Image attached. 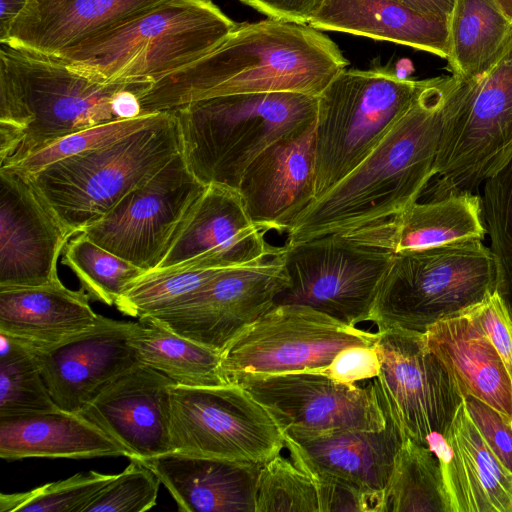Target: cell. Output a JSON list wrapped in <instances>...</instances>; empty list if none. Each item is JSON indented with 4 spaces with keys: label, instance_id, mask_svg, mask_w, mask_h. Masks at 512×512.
<instances>
[{
    "label": "cell",
    "instance_id": "obj_1",
    "mask_svg": "<svg viewBox=\"0 0 512 512\" xmlns=\"http://www.w3.org/2000/svg\"><path fill=\"white\" fill-rule=\"evenodd\" d=\"M349 61L308 24L266 18L237 23L210 52L153 82L141 115L230 94L292 92L318 97Z\"/></svg>",
    "mask_w": 512,
    "mask_h": 512
},
{
    "label": "cell",
    "instance_id": "obj_2",
    "mask_svg": "<svg viewBox=\"0 0 512 512\" xmlns=\"http://www.w3.org/2000/svg\"><path fill=\"white\" fill-rule=\"evenodd\" d=\"M455 79L430 78L370 154L297 215L286 244L387 220L417 202L434 177L443 110Z\"/></svg>",
    "mask_w": 512,
    "mask_h": 512
},
{
    "label": "cell",
    "instance_id": "obj_3",
    "mask_svg": "<svg viewBox=\"0 0 512 512\" xmlns=\"http://www.w3.org/2000/svg\"><path fill=\"white\" fill-rule=\"evenodd\" d=\"M148 80L100 82L62 61L0 49V167L84 129L141 115Z\"/></svg>",
    "mask_w": 512,
    "mask_h": 512
},
{
    "label": "cell",
    "instance_id": "obj_4",
    "mask_svg": "<svg viewBox=\"0 0 512 512\" xmlns=\"http://www.w3.org/2000/svg\"><path fill=\"white\" fill-rule=\"evenodd\" d=\"M236 26L211 0H165L51 57L100 82H155L210 52Z\"/></svg>",
    "mask_w": 512,
    "mask_h": 512
},
{
    "label": "cell",
    "instance_id": "obj_5",
    "mask_svg": "<svg viewBox=\"0 0 512 512\" xmlns=\"http://www.w3.org/2000/svg\"><path fill=\"white\" fill-rule=\"evenodd\" d=\"M318 97L292 92L203 98L172 110L180 154L204 186L238 190L248 166L268 146L314 121Z\"/></svg>",
    "mask_w": 512,
    "mask_h": 512
},
{
    "label": "cell",
    "instance_id": "obj_6",
    "mask_svg": "<svg viewBox=\"0 0 512 512\" xmlns=\"http://www.w3.org/2000/svg\"><path fill=\"white\" fill-rule=\"evenodd\" d=\"M179 153L177 118L173 111H161L153 122L113 143L55 161L28 176L76 235Z\"/></svg>",
    "mask_w": 512,
    "mask_h": 512
},
{
    "label": "cell",
    "instance_id": "obj_7",
    "mask_svg": "<svg viewBox=\"0 0 512 512\" xmlns=\"http://www.w3.org/2000/svg\"><path fill=\"white\" fill-rule=\"evenodd\" d=\"M393 218L285 244L289 285L274 304H301L357 326L370 320L396 254Z\"/></svg>",
    "mask_w": 512,
    "mask_h": 512
},
{
    "label": "cell",
    "instance_id": "obj_8",
    "mask_svg": "<svg viewBox=\"0 0 512 512\" xmlns=\"http://www.w3.org/2000/svg\"><path fill=\"white\" fill-rule=\"evenodd\" d=\"M499 277L498 260L480 239L397 252L369 321L377 331L424 332L495 291Z\"/></svg>",
    "mask_w": 512,
    "mask_h": 512
},
{
    "label": "cell",
    "instance_id": "obj_9",
    "mask_svg": "<svg viewBox=\"0 0 512 512\" xmlns=\"http://www.w3.org/2000/svg\"><path fill=\"white\" fill-rule=\"evenodd\" d=\"M511 162L512 30L485 76L476 81L456 76L443 110L429 199L473 192Z\"/></svg>",
    "mask_w": 512,
    "mask_h": 512
},
{
    "label": "cell",
    "instance_id": "obj_10",
    "mask_svg": "<svg viewBox=\"0 0 512 512\" xmlns=\"http://www.w3.org/2000/svg\"><path fill=\"white\" fill-rule=\"evenodd\" d=\"M430 79L413 80L388 67L343 69L318 96L315 199L379 144Z\"/></svg>",
    "mask_w": 512,
    "mask_h": 512
},
{
    "label": "cell",
    "instance_id": "obj_11",
    "mask_svg": "<svg viewBox=\"0 0 512 512\" xmlns=\"http://www.w3.org/2000/svg\"><path fill=\"white\" fill-rule=\"evenodd\" d=\"M378 332L341 322L301 304H274L220 353L227 383L248 376L320 371L342 349L374 346Z\"/></svg>",
    "mask_w": 512,
    "mask_h": 512
},
{
    "label": "cell",
    "instance_id": "obj_12",
    "mask_svg": "<svg viewBox=\"0 0 512 512\" xmlns=\"http://www.w3.org/2000/svg\"><path fill=\"white\" fill-rule=\"evenodd\" d=\"M381 362L374 380L404 435L428 447L441 465L451 458L446 438L464 396L453 374L428 348L424 332L377 331Z\"/></svg>",
    "mask_w": 512,
    "mask_h": 512
},
{
    "label": "cell",
    "instance_id": "obj_13",
    "mask_svg": "<svg viewBox=\"0 0 512 512\" xmlns=\"http://www.w3.org/2000/svg\"><path fill=\"white\" fill-rule=\"evenodd\" d=\"M171 451L264 465L285 447L269 411L242 386L172 384Z\"/></svg>",
    "mask_w": 512,
    "mask_h": 512
},
{
    "label": "cell",
    "instance_id": "obj_14",
    "mask_svg": "<svg viewBox=\"0 0 512 512\" xmlns=\"http://www.w3.org/2000/svg\"><path fill=\"white\" fill-rule=\"evenodd\" d=\"M284 251L264 260L221 269L178 304L143 317L221 353L288 287Z\"/></svg>",
    "mask_w": 512,
    "mask_h": 512
},
{
    "label": "cell",
    "instance_id": "obj_15",
    "mask_svg": "<svg viewBox=\"0 0 512 512\" xmlns=\"http://www.w3.org/2000/svg\"><path fill=\"white\" fill-rule=\"evenodd\" d=\"M204 189L179 153L106 216L79 233L150 272L161 262L181 221Z\"/></svg>",
    "mask_w": 512,
    "mask_h": 512
},
{
    "label": "cell",
    "instance_id": "obj_16",
    "mask_svg": "<svg viewBox=\"0 0 512 512\" xmlns=\"http://www.w3.org/2000/svg\"><path fill=\"white\" fill-rule=\"evenodd\" d=\"M242 386L272 415L283 434L382 430L387 415L375 380L342 384L316 371L244 377Z\"/></svg>",
    "mask_w": 512,
    "mask_h": 512
},
{
    "label": "cell",
    "instance_id": "obj_17",
    "mask_svg": "<svg viewBox=\"0 0 512 512\" xmlns=\"http://www.w3.org/2000/svg\"><path fill=\"white\" fill-rule=\"evenodd\" d=\"M253 223L238 190L209 184L192 204L152 271L226 269L282 253Z\"/></svg>",
    "mask_w": 512,
    "mask_h": 512
},
{
    "label": "cell",
    "instance_id": "obj_18",
    "mask_svg": "<svg viewBox=\"0 0 512 512\" xmlns=\"http://www.w3.org/2000/svg\"><path fill=\"white\" fill-rule=\"evenodd\" d=\"M73 235L27 174L0 167V289L60 281L57 263Z\"/></svg>",
    "mask_w": 512,
    "mask_h": 512
},
{
    "label": "cell",
    "instance_id": "obj_19",
    "mask_svg": "<svg viewBox=\"0 0 512 512\" xmlns=\"http://www.w3.org/2000/svg\"><path fill=\"white\" fill-rule=\"evenodd\" d=\"M132 324L100 315L92 328L64 342L30 347L58 408L79 413L101 389L140 364L130 344Z\"/></svg>",
    "mask_w": 512,
    "mask_h": 512
},
{
    "label": "cell",
    "instance_id": "obj_20",
    "mask_svg": "<svg viewBox=\"0 0 512 512\" xmlns=\"http://www.w3.org/2000/svg\"><path fill=\"white\" fill-rule=\"evenodd\" d=\"M172 380L143 364L101 389L79 412L119 443L129 458L171 452Z\"/></svg>",
    "mask_w": 512,
    "mask_h": 512
},
{
    "label": "cell",
    "instance_id": "obj_21",
    "mask_svg": "<svg viewBox=\"0 0 512 512\" xmlns=\"http://www.w3.org/2000/svg\"><path fill=\"white\" fill-rule=\"evenodd\" d=\"M315 122L268 146L246 169L238 192L246 211L266 232H287L315 199Z\"/></svg>",
    "mask_w": 512,
    "mask_h": 512
},
{
    "label": "cell",
    "instance_id": "obj_22",
    "mask_svg": "<svg viewBox=\"0 0 512 512\" xmlns=\"http://www.w3.org/2000/svg\"><path fill=\"white\" fill-rule=\"evenodd\" d=\"M380 396L387 415L382 430L283 434L290 458L299 468L325 472L355 485L372 499L375 512H383L384 492L406 438L381 393Z\"/></svg>",
    "mask_w": 512,
    "mask_h": 512
},
{
    "label": "cell",
    "instance_id": "obj_23",
    "mask_svg": "<svg viewBox=\"0 0 512 512\" xmlns=\"http://www.w3.org/2000/svg\"><path fill=\"white\" fill-rule=\"evenodd\" d=\"M165 0H27L1 44L55 56Z\"/></svg>",
    "mask_w": 512,
    "mask_h": 512
},
{
    "label": "cell",
    "instance_id": "obj_24",
    "mask_svg": "<svg viewBox=\"0 0 512 512\" xmlns=\"http://www.w3.org/2000/svg\"><path fill=\"white\" fill-rule=\"evenodd\" d=\"M159 477L182 512H255L262 466L168 452L140 460Z\"/></svg>",
    "mask_w": 512,
    "mask_h": 512
},
{
    "label": "cell",
    "instance_id": "obj_25",
    "mask_svg": "<svg viewBox=\"0 0 512 512\" xmlns=\"http://www.w3.org/2000/svg\"><path fill=\"white\" fill-rule=\"evenodd\" d=\"M81 288L61 281L0 289V332L34 349L55 346L92 328L100 315Z\"/></svg>",
    "mask_w": 512,
    "mask_h": 512
},
{
    "label": "cell",
    "instance_id": "obj_26",
    "mask_svg": "<svg viewBox=\"0 0 512 512\" xmlns=\"http://www.w3.org/2000/svg\"><path fill=\"white\" fill-rule=\"evenodd\" d=\"M428 348L453 374L464 396L512 418V379L495 347L463 312L431 324Z\"/></svg>",
    "mask_w": 512,
    "mask_h": 512
},
{
    "label": "cell",
    "instance_id": "obj_27",
    "mask_svg": "<svg viewBox=\"0 0 512 512\" xmlns=\"http://www.w3.org/2000/svg\"><path fill=\"white\" fill-rule=\"evenodd\" d=\"M406 45L447 60L449 21L421 15L399 0H325L308 24Z\"/></svg>",
    "mask_w": 512,
    "mask_h": 512
},
{
    "label": "cell",
    "instance_id": "obj_28",
    "mask_svg": "<svg viewBox=\"0 0 512 512\" xmlns=\"http://www.w3.org/2000/svg\"><path fill=\"white\" fill-rule=\"evenodd\" d=\"M128 457L113 438L80 413L51 412L0 419V457L90 459Z\"/></svg>",
    "mask_w": 512,
    "mask_h": 512
},
{
    "label": "cell",
    "instance_id": "obj_29",
    "mask_svg": "<svg viewBox=\"0 0 512 512\" xmlns=\"http://www.w3.org/2000/svg\"><path fill=\"white\" fill-rule=\"evenodd\" d=\"M446 438L452 460L443 478L452 512H512V473L489 449L464 401Z\"/></svg>",
    "mask_w": 512,
    "mask_h": 512
},
{
    "label": "cell",
    "instance_id": "obj_30",
    "mask_svg": "<svg viewBox=\"0 0 512 512\" xmlns=\"http://www.w3.org/2000/svg\"><path fill=\"white\" fill-rule=\"evenodd\" d=\"M396 253L471 239L483 240L482 197L470 191L418 201L392 217Z\"/></svg>",
    "mask_w": 512,
    "mask_h": 512
},
{
    "label": "cell",
    "instance_id": "obj_31",
    "mask_svg": "<svg viewBox=\"0 0 512 512\" xmlns=\"http://www.w3.org/2000/svg\"><path fill=\"white\" fill-rule=\"evenodd\" d=\"M512 22L493 0H456L449 19V63L465 81L485 76L505 50Z\"/></svg>",
    "mask_w": 512,
    "mask_h": 512
},
{
    "label": "cell",
    "instance_id": "obj_32",
    "mask_svg": "<svg viewBox=\"0 0 512 512\" xmlns=\"http://www.w3.org/2000/svg\"><path fill=\"white\" fill-rule=\"evenodd\" d=\"M133 322L130 344L140 364L160 372L176 385L227 384L220 353L184 338L148 317Z\"/></svg>",
    "mask_w": 512,
    "mask_h": 512
},
{
    "label": "cell",
    "instance_id": "obj_33",
    "mask_svg": "<svg viewBox=\"0 0 512 512\" xmlns=\"http://www.w3.org/2000/svg\"><path fill=\"white\" fill-rule=\"evenodd\" d=\"M383 512H452L438 458L409 437L397 453Z\"/></svg>",
    "mask_w": 512,
    "mask_h": 512
},
{
    "label": "cell",
    "instance_id": "obj_34",
    "mask_svg": "<svg viewBox=\"0 0 512 512\" xmlns=\"http://www.w3.org/2000/svg\"><path fill=\"white\" fill-rule=\"evenodd\" d=\"M57 409L33 350L0 332V419Z\"/></svg>",
    "mask_w": 512,
    "mask_h": 512
},
{
    "label": "cell",
    "instance_id": "obj_35",
    "mask_svg": "<svg viewBox=\"0 0 512 512\" xmlns=\"http://www.w3.org/2000/svg\"><path fill=\"white\" fill-rule=\"evenodd\" d=\"M62 264L73 271L90 299L108 306H115L132 282L146 273L83 233L68 242Z\"/></svg>",
    "mask_w": 512,
    "mask_h": 512
},
{
    "label": "cell",
    "instance_id": "obj_36",
    "mask_svg": "<svg viewBox=\"0 0 512 512\" xmlns=\"http://www.w3.org/2000/svg\"><path fill=\"white\" fill-rule=\"evenodd\" d=\"M221 269L150 271L132 282L117 300L126 316L143 317L165 311L209 281Z\"/></svg>",
    "mask_w": 512,
    "mask_h": 512
},
{
    "label": "cell",
    "instance_id": "obj_37",
    "mask_svg": "<svg viewBox=\"0 0 512 512\" xmlns=\"http://www.w3.org/2000/svg\"><path fill=\"white\" fill-rule=\"evenodd\" d=\"M115 474L96 471L47 483L35 489L13 494H0L1 512H82Z\"/></svg>",
    "mask_w": 512,
    "mask_h": 512
},
{
    "label": "cell",
    "instance_id": "obj_38",
    "mask_svg": "<svg viewBox=\"0 0 512 512\" xmlns=\"http://www.w3.org/2000/svg\"><path fill=\"white\" fill-rule=\"evenodd\" d=\"M255 512H320L316 487L291 459L278 454L262 466Z\"/></svg>",
    "mask_w": 512,
    "mask_h": 512
},
{
    "label": "cell",
    "instance_id": "obj_39",
    "mask_svg": "<svg viewBox=\"0 0 512 512\" xmlns=\"http://www.w3.org/2000/svg\"><path fill=\"white\" fill-rule=\"evenodd\" d=\"M160 112L139 115L102 123L57 140L32 154L14 167L32 175L45 166L63 158L113 143L153 122Z\"/></svg>",
    "mask_w": 512,
    "mask_h": 512
},
{
    "label": "cell",
    "instance_id": "obj_40",
    "mask_svg": "<svg viewBox=\"0 0 512 512\" xmlns=\"http://www.w3.org/2000/svg\"><path fill=\"white\" fill-rule=\"evenodd\" d=\"M83 508L82 512H143L156 505L160 479L137 458Z\"/></svg>",
    "mask_w": 512,
    "mask_h": 512
},
{
    "label": "cell",
    "instance_id": "obj_41",
    "mask_svg": "<svg viewBox=\"0 0 512 512\" xmlns=\"http://www.w3.org/2000/svg\"><path fill=\"white\" fill-rule=\"evenodd\" d=\"M490 340L512 379V321L497 290L462 311Z\"/></svg>",
    "mask_w": 512,
    "mask_h": 512
},
{
    "label": "cell",
    "instance_id": "obj_42",
    "mask_svg": "<svg viewBox=\"0 0 512 512\" xmlns=\"http://www.w3.org/2000/svg\"><path fill=\"white\" fill-rule=\"evenodd\" d=\"M464 404L489 449L512 473V418L472 396Z\"/></svg>",
    "mask_w": 512,
    "mask_h": 512
},
{
    "label": "cell",
    "instance_id": "obj_43",
    "mask_svg": "<svg viewBox=\"0 0 512 512\" xmlns=\"http://www.w3.org/2000/svg\"><path fill=\"white\" fill-rule=\"evenodd\" d=\"M380 368L375 345H354L339 351L331 363L318 372L342 384H356L375 379L380 374Z\"/></svg>",
    "mask_w": 512,
    "mask_h": 512
},
{
    "label": "cell",
    "instance_id": "obj_44",
    "mask_svg": "<svg viewBox=\"0 0 512 512\" xmlns=\"http://www.w3.org/2000/svg\"><path fill=\"white\" fill-rule=\"evenodd\" d=\"M276 20L309 24L325 0H238Z\"/></svg>",
    "mask_w": 512,
    "mask_h": 512
},
{
    "label": "cell",
    "instance_id": "obj_45",
    "mask_svg": "<svg viewBox=\"0 0 512 512\" xmlns=\"http://www.w3.org/2000/svg\"><path fill=\"white\" fill-rule=\"evenodd\" d=\"M413 11L435 19L449 21L456 0H399Z\"/></svg>",
    "mask_w": 512,
    "mask_h": 512
},
{
    "label": "cell",
    "instance_id": "obj_46",
    "mask_svg": "<svg viewBox=\"0 0 512 512\" xmlns=\"http://www.w3.org/2000/svg\"><path fill=\"white\" fill-rule=\"evenodd\" d=\"M27 0H0V39L7 33Z\"/></svg>",
    "mask_w": 512,
    "mask_h": 512
},
{
    "label": "cell",
    "instance_id": "obj_47",
    "mask_svg": "<svg viewBox=\"0 0 512 512\" xmlns=\"http://www.w3.org/2000/svg\"><path fill=\"white\" fill-rule=\"evenodd\" d=\"M504 15L512 22V0H493Z\"/></svg>",
    "mask_w": 512,
    "mask_h": 512
}]
</instances>
